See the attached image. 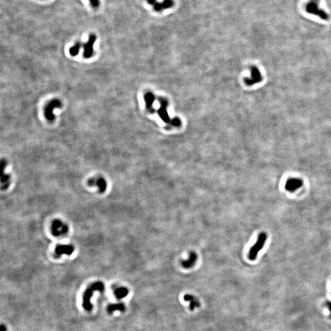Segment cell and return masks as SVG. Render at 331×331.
Segmentation results:
<instances>
[{
  "label": "cell",
  "mask_w": 331,
  "mask_h": 331,
  "mask_svg": "<svg viewBox=\"0 0 331 331\" xmlns=\"http://www.w3.org/2000/svg\"><path fill=\"white\" fill-rule=\"evenodd\" d=\"M82 47V44L80 42H77L74 46L70 48L69 53L72 56H75L78 55L79 50Z\"/></svg>",
  "instance_id": "cell-19"
},
{
  "label": "cell",
  "mask_w": 331,
  "mask_h": 331,
  "mask_svg": "<svg viewBox=\"0 0 331 331\" xmlns=\"http://www.w3.org/2000/svg\"><path fill=\"white\" fill-rule=\"evenodd\" d=\"M262 76L259 71V70L255 66L252 67L251 68V76L250 77L246 78L245 79V82L246 85L252 86L255 84H258L262 81Z\"/></svg>",
  "instance_id": "cell-7"
},
{
  "label": "cell",
  "mask_w": 331,
  "mask_h": 331,
  "mask_svg": "<svg viewBox=\"0 0 331 331\" xmlns=\"http://www.w3.org/2000/svg\"><path fill=\"white\" fill-rule=\"evenodd\" d=\"M104 289H105L104 284L102 281L95 282L87 288V289L84 292V295H83V301H82V306L85 310L90 312L93 308V305L91 304L90 300L95 291H98L102 292L104 291Z\"/></svg>",
  "instance_id": "cell-1"
},
{
  "label": "cell",
  "mask_w": 331,
  "mask_h": 331,
  "mask_svg": "<svg viewBox=\"0 0 331 331\" xmlns=\"http://www.w3.org/2000/svg\"><path fill=\"white\" fill-rule=\"evenodd\" d=\"M74 251V248L71 245H58L55 247L54 251L55 256L56 258H60L63 255L70 256Z\"/></svg>",
  "instance_id": "cell-8"
},
{
  "label": "cell",
  "mask_w": 331,
  "mask_h": 331,
  "mask_svg": "<svg viewBox=\"0 0 331 331\" xmlns=\"http://www.w3.org/2000/svg\"><path fill=\"white\" fill-rule=\"evenodd\" d=\"M197 259H198L197 254L194 252H190L189 255V257L187 259L182 261L181 262V265H182L183 268L188 269V268H190L194 265V264H196L197 261Z\"/></svg>",
  "instance_id": "cell-12"
},
{
  "label": "cell",
  "mask_w": 331,
  "mask_h": 331,
  "mask_svg": "<svg viewBox=\"0 0 331 331\" xmlns=\"http://www.w3.org/2000/svg\"><path fill=\"white\" fill-rule=\"evenodd\" d=\"M129 294V289L126 287H120L117 288L115 291L114 294L117 299H121L123 298L126 297Z\"/></svg>",
  "instance_id": "cell-16"
},
{
  "label": "cell",
  "mask_w": 331,
  "mask_h": 331,
  "mask_svg": "<svg viewBox=\"0 0 331 331\" xmlns=\"http://www.w3.org/2000/svg\"><path fill=\"white\" fill-rule=\"evenodd\" d=\"M96 36L94 34L90 35L87 42L83 45L84 47V57L85 58H90L94 54V44L96 42Z\"/></svg>",
  "instance_id": "cell-6"
},
{
  "label": "cell",
  "mask_w": 331,
  "mask_h": 331,
  "mask_svg": "<svg viewBox=\"0 0 331 331\" xmlns=\"http://www.w3.org/2000/svg\"><path fill=\"white\" fill-rule=\"evenodd\" d=\"M305 10L308 13L318 16L323 20L329 19V15L320 8V0H310L306 5Z\"/></svg>",
  "instance_id": "cell-2"
},
{
  "label": "cell",
  "mask_w": 331,
  "mask_h": 331,
  "mask_svg": "<svg viewBox=\"0 0 331 331\" xmlns=\"http://www.w3.org/2000/svg\"><path fill=\"white\" fill-rule=\"evenodd\" d=\"M126 309L125 305L123 303H118V304H114L109 305L107 308V311L109 314L112 313L115 310H118L121 312H125Z\"/></svg>",
  "instance_id": "cell-15"
},
{
  "label": "cell",
  "mask_w": 331,
  "mask_h": 331,
  "mask_svg": "<svg viewBox=\"0 0 331 331\" xmlns=\"http://www.w3.org/2000/svg\"><path fill=\"white\" fill-rule=\"evenodd\" d=\"M89 2L90 3V5L94 9H97L100 6L99 0H89Z\"/></svg>",
  "instance_id": "cell-20"
},
{
  "label": "cell",
  "mask_w": 331,
  "mask_h": 331,
  "mask_svg": "<svg viewBox=\"0 0 331 331\" xmlns=\"http://www.w3.org/2000/svg\"><path fill=\"white\" fill-rule=\"evenodd\" d=\"M61 107L62 102L58 99H55L49 102L44 110V115L47 120L50 122H53L55 119L53 110L56 108H61Z\"/></svg>",
  "instance_id": "cell-5"
},
{
  "label": "cell",
  "mask_w": 331,
  "mask_h": 331,
  "mask_svg": "<svg viewBox=\"0 0 331 331\" xmlns=\"http://www.w3.org/2000/svg\"><path fill=\"white\" fill-rule=\"evenodd\" d=\"M10 182V176L9 175L7 174H5L3 172L2 175V179H1V183H2V188L5 189L7 188Z\"/></svg>",
  "instance_id": "cell-18"
},
{
  "label": "cell",
  "mask_w": 331,
  "mask_h": 331,
  "mask_svg": "<svg viewBox=\"0 0 331 331\" xmlns=\"http://www.w3.org/2000/svg\"><path fill=\"white\" fill-rule=\"evenodd\" d=\"M0 331H8L7 327L4 324H2L0 326Z\"/></svg>",
  "instance_id": "cell-23"
},
{
  "label": "cell",
  "mask_w": 331,
  "mask_h": 331,
  "mask_svg": "<svg viewBox=\"0 0 331 331\" xmlns=\"http://www.w3.org/2000/svg\"><path fill=\"white\" fill-rule=\"evenodd\" d=\"M167 106H168V102L166 100H161V108L159 110V114L161 117V118H162V120L166 122V123H169L170 121V120H169V115H168V112H167Z\"/></svg>",
  "instance_id": "cell-13"
},
{
  "label": "cell",
  "mask_w": 331,
  "mask_h": 331,
  "mask_svg": "<svg viewBox=\"0 0 331 331\" xmlns=\"http://www.w3.org/2000/svg\"><path fill=\"white\" fill-rule=\"evenodd\" d=\"M88 184L90 187H96L100 193H104L107 189V182L102 177H96L90 178Z\"/></svg>",
  "instance_id": "cell-9"
},
{
  "label": "cell",
  "mask_w": 331,
  "mask_h": 331,
  "mask_svg": "<svg viewBox=\"0 0 331 331\" xmlns=\"http://www.w3.org/2000/svg\"><path fill=\"white\" fill-rule=\"evenodd\" d=\"M69 231L68 225L59 220H55L51 225V231L56 237H63L66 236Z\"/></svg>",
  "instance_id": "cell-4"
},
{
  "label": "cell",
  "mask_w": 331,
  "mask_h": 331,
  "mask_svg": "<svg viewBox=\"0 0 331 331\" xmlns=\"http://www.w3.org/2000/svg\"><path fill=\"white\" fill-rule=\"evenodd\" d=\"M171 124L174 126L178 127L180 125V121L178 118H175L171 121Z\"/></svg>",
  "instance_id": "cell-21"
},
{
  "label": "cell",
  "mask_w": 331,
  "mask_h": 331,
  "mask_svg": "<svg viewBox=\"0 0 331 331\" xmlns=\"http://www.w3.org/2000/svg\"><path fill=\"white\" fill-rule=\"evenodd\" d=\"M326 306L328 308V309L330 310V318L331 319V301H326L325 303Z\"/></svg>",
  "instance_id": "cell-22"
},
{
  "label": "cell",
  "mask_w": 331,
  "mask_h": 331,
  "mask_svg": "<svg viewBox=\"0 0 331 331\" xmlns=\"http://www.w3.org/2000/svg\"><path fill=\"white\" fill-rule=\"evenodd\" d=\"M174 5L175 2L174 0H163L162 2H158L156 1L152 6L155 12H161L165 9L172 8Z\"/></svg>",
  "instance_id": "cell-11"
},
{
  "label": "cell",
  "mask_w": 331,
  "mask_h": 331,
  "mask_svg": "<svg viewBox=\"0 0 331 331\" xmlns=\"http://www.w3.org/2000/svg\"><path fill=\"white\" fill-rule=\"evenodd\" d=\"M183 299L185 301L190 302V309L191 310H194L196 308H198L201 306L199 300L193 295L185 294L183 297Z\"/></svg>",
  "instance_id": "cell-14"
},
{
  "label": "cell",
  "mask_w": 331,
  "mask_h": 331,
  "mask_svg": "<svg viewBox=\"0 0 331 331\" xmlns=\"http://www.w3.org/2000/svg\"><path fill=\"white\" fill-rule=\"evenodd\" d=\"M267 236L265 233H261L259 234L258 240L253 246H252L248 253V258L253 261L255 260L259 252L262 249V248L267 240Z\"/></svg>",
  "instance_id": "cell-3"
},
{
  "label": "cell",
  "mask_w": 331,
  "mask_h": 331,
  "mask_svg": "<svg viewBox=\"0 0 331 331\" xmlns=\"http://www.w3.org/2000/svg\"><path fill=\"white\" fill-rule=\"evenodd\" d=\"M303 181L297 178H288L285 184V189L289 192H294L303 186Z\"/></svg>",
  "instance_id": "cell-10"
},
{
  "label": "cell",
  "mask_w": 331,
  "mask_h": 331,
  "mask_svg": "<svg viewBox=\"0 0 331 331\" xmlns=\"http://www.w3.org/2000/svg\"><path fill=\"white\" fill-rule=\"evenodd\" d=\"M145 101H146V107L148 110L152 112V104L154 101V96L150 93H147L145 95Z\"/></svg>",
  "instance_id": "cell-17"
}]
</instances>
